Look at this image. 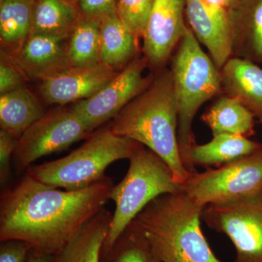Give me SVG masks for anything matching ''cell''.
<instances>
[{"mask_svg": "<svg viewBox=\"0 0 262 262\" xmlns=\"http://www.w3.org/2000/svg\"><path fill=\"white\" fill-rule=\"evenodd\" d=\"M261 145L246 136L221 134L206 144H194L190 151L191 161L194 167L218 168L251 154Z\"/></svg>", "mask_w": 262, "mask_h": 262, "instance_id": "cell-20", "label": "cell"}, {"mask_svg": "<svg viewBox=\"0 0 262 262\" xmlns=\"http://www.w3.org/2000/svg\"><path fill=\"white\" fill-rule=\"evenodd\" d=\"M33 5L27 0H0V39L2 51L14 53L31 34Z\"/></svg>", "mask_w": 262, "mask_h": 262, "instance_id": "cell-23", "label": "cell"}, {"mask_svg": "<svg viewBox=\"0 0 262 262\" xmlns=\"http://www.w3.org/2000/svg\"><path fill=\"white\" fill-rule=\"evenodd\" d=\"M155 0H117V16L136 37H144Z\"/></svg>", "mask_w": 262, "mask_h": 262, "instance_id": "cell-26", "label": "cell"}, {"mask_svg": "<svg viewBox=\"0 0 262 262\" xmlns=\"http://www.w3.org/2000/svg\"><path fill=\"white\" fill-rule=\"evenodd\" d=\"M244 0H186V14L199 42L209 51L217 68L232 57V27Z\"/></svg>", "mask_w": 262, "mask_h": 262, "instance_id": "cell-11", "label": "cell"}, {"mask_svg": "<svg viewBox=\"0 0 262 262\" xmlns=\"http://www.w3.org/2000/svg\"><path fill=\"white\" fill-rule=\"evenodd\" d=\"M46 113L25 86L0 96V125L18 139Z\"/></svg>", "mask_w": 262, "mask_h": 262, "instance_id": "cell-21", "label": "cell"}, {"mask_svg": "<svg viewBox=\"0 0 262 262\" xmlns=\"http://www.w3.org/2000/svg\"><path fill=\"white\" fill-rule=\"evenodd\" d=\"M128 160L126 175L110 192V200L115 203V210L101 254L111 248L124 229L153 200L184 190L176 182L168 164L142 144Z\"/></svg>", "mask_w": 262, "mask_h": 262, "instance_id": "cell-6", "label": "cell"}, {"mask_svg": "<svg viewBox=\"0 0 262 262\" xmlns=\"http://www.w3.org/2000/svg\"><path fill=\"white\" fill-rule=\"evenodd\" d=\"M117 74V71L101 63L92 67H70L42 80L39 91L49 104L76 103L94 96Z\"/></svg>", "mask_w": 262, "mask_h": 262, "instance_id": "cell-13", "label": "cell"}, {"mask_svg": "<svg viewBox=\"0 0 262 262\" xmlns=\"http://www.w3.org/2000/svg\"><path fill=\"white\" fill-rule=\"evenodd\" d=\"M186 0H155L144 37V53L150 64L161 67L177 48L187 26Z\"/></svg>", "mask_w": 262, "mask_h": 262, "instance_id": "cell-12", "label": "cell"}, {"mask_svg": "<svg viewBox=\"0 0 262 262\" xmlns=\"http://www.w3.org/2000/svg\"><path fill=\"white\" fill-rule=\"evenodd\" d=\"M91 134L71 107L48 112L19 138L13 157L18 173L42 157L63 151Z\"/></svg>", "mask_w": 262, "mask_h": 262, "instance_id": "cell-9", "label": "cell"}, {"mask_svg": "<svg viewBox=\"0 0 262 262\" xmlns=\"http://www.w3.org/2000/svg\"><path fill=\"white\" fill-rule=\"evenodd\" d=\"M262 188V145L251 154L215 169L191 174L183 186L201 206L239 199Z\"/></svg>", "mask_w": 262, "mask_h": 262, "instance_id": "cell-8", "label": "cell"}, {"mask_svg": "<svg viewBox=\"0 0 262 262\" xmlns=\"http://www.w3.org/2000/svg\"><path fill=\"white\" fill-rule=\"evenodd\" d=\"M80 18L77 7L64 0H37L33 5L30 35L68 39Z\"/></svg>", "mask_w": 262, "mask_h": 262, "instance_id": "cell-19", "label": "cell"}, {"mask_svg": "<svg viewBox=\"0 0 262 262\" xmlns=\"http://www.w3.org/2000/svg\"><path fill=\"white\" fill-rule=\"evenodd\" d=\"M213 136L232 134L251 137L255 134V117L238 100L222 96L201 117Z\"/></svg>", "mask_w": 262, "mask_h": 262, "instance_id": "cell-22", "label": "cell"}, {"mask_svg": "<svg viewBox=\"0 0 262 262\" xmlns=\"http://www.w3.org/2000/svg\"><path fill=\"white\" fill-rule=\"evenodd\" d=\"M203 208L182 190L155 198L134 221L161 262H223L202 231Z\"/></svg>", "mask_w": 262, "mask_h": 262, "instance_id": "cell-3", "label": "cell"}, {"mask_svg": "<svg viewBox=\"0 0 262 262\" xmlns=\"http://www.w3.org/2000/svg\"><path fill=\"white\" fill-rule=\"evenodd\" d=\"M32 249L29 243L20 239L1 241L0 262H26Z\"/></svg>", "mask_w": 262, "mask_h": 262, "instance_id": "cell-30", "label": "cell"}, {"mask_svg": "<svg viewBox=\"0 0 262 262\" xmlns=\"http://www.w3.org/2000/svg\"><path fill=\"white\" fill-rule=\"evenodd\" d=\"M114 134L154 151L170 167L176 182H187L192 172L183 163L178 142V108L173 74L165 70L127 104L110 124Z\"/></svg>", "mask_w": 262, "mask_h": 262, "instance_id": "cell-2", "label": "cell"}, {"mask_svg": "<svg viewBox=\"0 0 262 262\" xmlns=\"http://www.w3.org/2000/svg\"><path fill=\"white\" fill-rule=\"evenodd\" d=\"M18 139L8 131L3 129L0 130V184L2 187H4L9 181L10 165L18 146Z\"/></svg>", "mask_w": 262, "mask_h": 262, "instance_id": "cell-27", "label": "cell"}, {"mask_svg": "<svg viewBox=\"0 0 262 262\" xmlns=\"http://www.w3.org/2000/svg\"><path fill=\"white\" fill-rule=\"evenodd\" d=\"M114 186L106 177L80 190H60L26 174L1 192L0 241L20 239L56 256L104 208Z\"/></svg>", "mask_w": 262, "mask_h": 262, "instance_id": "cell-1", "label": "cell"}, {"mask_svg": "<svg viewBox=\"0 0 262 262\" xmlns=\"http://www.w3.org/2000/svg\"><path fill=\"white\" fill-rule=\"evenodd\" d=\"M221 71L222 91L236 98L262 126V69L254 62L232 56Z\"/></svg>", "mask_w": 262, "mask_h": 262, "instance_id": "cell-15", "label": "cell"}, {"mask_svg": "<svg viewBox=\"0 0 262 262\" xmlns=\"http://www.w3.org/2000/svg\"><path fill=\"white\" fill-rule=\"evenodd\" d=\"M28 77L18 67L1 56L0 63V94L24 87Z\"/></svg>", "mask_w": 262, "mask_h": 262, "instance_id": "cell-29", "label": "cell"}, {"mask_svg": "<svg viewBox=\"0 0 262 262\" xmlns=\"http://www.w3.org/2000/svg\"><path fill=\"white\" fill-rule=\"evenodd\" d=\"M26 262H56V256L37 253L32 250Z\"/></svg>", "mask_w": 262, "mask_h": 262, "instance_id": "cell-31", "label": "cell"}, {"mask_svg": "<svg viewBox=\"0 0 262 262\" xmlns=\"http://www.w3.org/2000/svg\"><path fill=\"white\" fill-rule=\"evenodd\" d=\"M27 1L32 2V3H34V2L37 1V0H27Z\"/></svg>", "mask_w": 262, "mask_h": 262, "instance_id": "cell-33", "label": "cell"}, {"mask_svg": "<svg viewBox=\"0 0 262 262\" xmlns=\"http://www.w3.org/2000/svg\"><path fill=\"white\" fill-rule=\"evenodd\" d=\"M170 70L178 108L179 151L186 169L194 173L190 158L191 149L196 144L193 120L203 103L222 92V75L187 26L176 48Z\"/></svg>", "mask_w": 262, "mask_h": 262, "instance_id": "cell-4", "label": "cell"}, {"mask_svg": "<svg viewBox=\"0 0 262 262\" xmlns=\"http://www.w3.org/2000/svg\"><path fill=\"white\" fill-rule=\"evenodd\" d=\"M140 145L114 134L110 125L91 133L84 144L70 155L31 167L26 174L52 187L80 190L105 178L108 166L117 160H129Z\"/></svg>", "mask_w": 262, "mask_h": 262, "instance_id": "cell-5", "label": "cell"}, {"mask_svg": "<svg viewBox=\"0 0 262 262\" xmlns=\"http://www.w3.org/2000/svg\"><path fill=\"white\" fill-rule=\"evenodd\" d=\"M113 215L104 208L98 212L56 255V262H102L101 250Z\"/></svg>", "mask_w": 262, "mask_h": 262, "instance_id": "cell-17", "label": "cell"}, {"mask_svg": "<svg viewBox=\"0 0 262 262\" xmlns=\"http://www.w3.org/2000/svg\"><path fill=\"white\" fill-rule=\"evenodd\" d=\"M202 220L230 239L234 262H262V188L239 199L207 205Z\"/></svg>", "mask_w": 262, "mask_h": 262, "instance_id": "cell-7", "label": "cell"}, {"mask_svg": "<svg viewBox=\"0 0 262 262\" xmlns=\"http://www.w3.org/2000/svg\"><path fill=\"white\" fill-rule=\"evenodd\" d=\"M81 15L102 20L117 15V0H78Z\"/></svg>", "mask_w": 262, "mask_h": 262, "instance_id": "cell-28", "label": "cell"}, {"mask_svg": "<svg viewBox=\"0 0 262 262\" xmlns=\"http://www.w3.org/2000/svg\"><path fill=\"white\" fill-rule=\"evenodd\" d=\"M101 258L102 262H161L134 220Z\"/></svg>", "mask_w": 262, "mask_h": 262, "instance_id": "cell-25", "label": "cell"}, {"mask_svg": "<svg viewBox=\"0 0 262 262\" xmlns=\"http://www.w3.org/2000/svg\"><path fill=\"white\" fill-rule=\"evenodd\" d=\"M64 1L67 2V3H70L71 5L77 6V2H78V0H64Z\"/></svg>", "mask_w": 262, "mask_h": 262, "instance_id": "cell-32", "label": "cell"}, {"mask_svg": "<svg viewBox=\"0 0 262 262\" xmlns=\"http://www.w3.org/2000/svg\"><path fill=\"white\" fill-rule=\"evenodd\" d=\"M232 56L262 63V0H244L234 18Z\"/></svg>", "mask_w": 262, "mask_h": 262, "instance_id": "cell-16", "label": "cell"}, {"mask_svg": "<svg viewBox=\"0 0 262 262\" xmlns=\"http://www.w3.org/2000/svg\"><path fill=\"white\" fill-rule=\"evenodd\" d=\"M68 39L29 35L18 51L11 54L1 51V56L18 67L28 79L42 81L70 67L67 53Z\"/></svg>", "mask_w": 262, "mask_h": 262, "instance_id": "cell-14", "label": "cell"}, {"mask_svg": "<svg viewBox=\"0 0 262 262\" xmlns=\"http://www.w3.org/2000/svg\"><path fill=\"white\" fill-rule=\"evenodd\" d=\"M101 24L99 19L81 15L67 42V58L70 67H92L100 63Z\"/></svg>", "mask_w": 262, "mask_h": 262, "instance_id": "cell-24", "label": "cell"}, {"mask_svg": "<svg viewBox=\"0 0 262 262\" xmlns=\"http://www.w3.org/2000/svg\"><path fill=\"white\" fill-rule=\"evenodd\" d=\"M139 37L130 32L117 15L101 20L100 63L120 71L138 57Z\"/></svg>", "mask_w": 262, "mask_h": 262, "instance_id": "cell-18", "label": "cell"}, {"mask_svg": "<svg viewBox=\"0 0 262 262\" xmlns=\"http://www.w3.org/2000/svg\"><path fill=\"white\" fill-rule=\"evenodd\" d=\"M148 64L145 56L137 57L94 96L71 106L90 134L115 118L122 108L149 87L155 77L143 75Z\"/></svg>", "mask_w": 262, "mask_h": 262, "instance_id": "cell-10", "label": "cell"}]
</instances>
